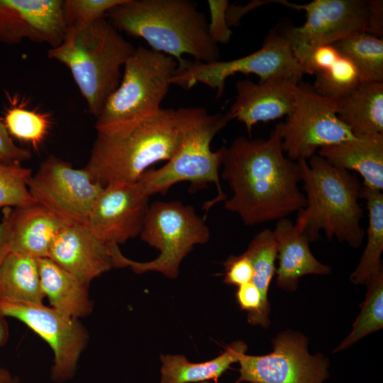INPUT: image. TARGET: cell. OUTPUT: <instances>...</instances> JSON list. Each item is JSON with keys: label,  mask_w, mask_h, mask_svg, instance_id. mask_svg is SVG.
Listing matches in <instances>:
<instances>
[{"label": "cell", "mask_w": 383, "mask_h": 383, "mask_svg": "<svg viewBox=\"0 0 383 383\" xmlns=\"http://www.w3.org/2000/svg\"><path fill=\"white\" fill-rule=\"evenodd\" d=\"M177 67V61L170 55L135 48L123 67L119 86L96 117L97 133L124 137L155 116Z\"/></svg>", "instance_id": "6"}, {"label": "cell", "mask_w": 383, "mask_h": 383, "mask_svg": "<svg viewBox=\"0 0 383 383\" xmlns=\"http://www.w3.org/2000/svg\"><path fill=\"white\" fill-rule=\"evenodd\" d=\"M292 50L305 74L315 75L330 67L341 56L333 45L300 46Z\"/></svg>", "instance_id": "34"}, {"label": "cell", "mask_w": 383, "mask_h": 383, "mask_svg": "<svg viewBox=\"0 0 383 383\" xmlns=\"http://www.w3.org/2000/svg\"><path fill=\"white\" fill-rule=\"evenodd\" d=\"M366 33L382 38L383 36V1H367V26Z\"/></svg>", "instance_id": "40"}, {"label": "cell", "mask_w": 383, "mask_h": 383, "mask_svg": "<svg viewBox=\"0 0 383 383\" xmlns=\"http://www.w3.org/2000/svg\"><path fill=\"white\" fill-rule=\"evenodd\" d=\"M65 226L36 202L14 208L11 252L36 259L48 257L55 238Z\"/></svg>", "instance_id": "21"}, {"label": "cell", "mask_w": 383, "mask_h": 383, "mask_svg": "<svg viewBox=\"0 0 383 383\" xmlns=\"http://www.w3.org/2000/svg\"><path fill=\"white\" fill-rule=\"evenodd\" d=\"M6 383H21L18 379L12 377Z\"/></svg>", "instance_id": "43"}, {"label": "cell", "mask_w": 383, "mask_h": 383, "mask_svg": "<svg viewBox=\"0 0 383 383\" xmlns=\"http://www.w3.org/2000/svg\"><path fill=\"white\" fill-rule=\"evenodd\" d=\"M13 209H4L0 223V267L11 250L13 238Z\"/></svg>", "instance_id": "39"}, {"label": "cell", "mask_w": 383, "mask_h": 383, "mask_svg": "<svg viewBox=\"0 0 383 383\" xmlns=\"http://www.w3.org/2000/svg\"><path fill=\"white\" fill-rule=\"evenodd\" d=\"M30 150L18 147L13 141L3 121L0 119V163L7 165H21L30 160Z\"/></svg>", "instance_id": "38"}, {"label": "cell", "mask_w": 383, "mask_h": 383, "mask_svg": "<svg viewBox=\"0 0 383 383\" xmlns=\"http://www.w3.org/2000/svg\"><path fill=\"white\" fill-rule=\"evenodd\" d=\"M9 327L5 318H0V346L3 345L8 339ZM12 378L10 372L0 367V383H6Z\"/></svg>", "instance_id": "42"}, {"label": "cell", "mask_w": 383, "mask_h": 383, "mask_svg": "<svg viewBox=\"0 0 383 383\" xmlns=\"http://www.w3.org/2000/svg\"><path fill=\"white\" fill-rule=\"evenodd\" d=\"M338 103L317 93L310 83L298 84L292 112L274 126L288 158L307 160L324 146L356 137L338 117Z\"/></svg>", "instance_id": "10"}, {"label": "cell", "mask_w": 383, "mask_h": 383, "mask_svg": "<svg viewBox=\"0 0 383 383\" xmlns=\"http://www.w3.org/2000/svg\"><path fill=\"white\" fill-rule=\"evenodd\" d=\"M299 83L287 79L258 82L239 80L235 84V99L227 113L231 120L243 123L250 137L252 127L257 123L287 116L292 112Z\"/></svg>", "instance_id": "18"}, {"label": "cell", "mask_w": 383, "mask_h": 383, "mask_svg": "<svg viewBox=\"0 0 383 383\" xmlns=\"http://www.w3.org/2000/svg\"><path fill=\"white\" fill-rule=\"evenodd\" d=\"M333 45L357 68L362 82H383V39L360 33Z\"/></svg>", "instance_id": "27"}, {"label": "cell", "mask_w": 383, "mask_h": 383, "mask_svg": "<svg viewBox=\"0 0 383 383\" xmlns=\"http://www.w3.org/2000/svg\"><path fill=\"white\" fill-rule=\"evenodd\" d=\"M273 231L279 260L276 283L279 288L293 291L296 289L299 278L304 275L331 273V267L313 256L308 238L288 218L278 220Z\"/></svg>", "instance_id": "19"}, {"label": "cell", "mask_w": 383, "mask_h": 383, "mask_svg": "<svg viewBox=\"0 0 383 383\" xmlns=\"http://www.w3.org/2000/svg\"><path fill=\"white\" fill-rule=\"evenodd\" d=\"M221 167L232 192L224 207L245 226L287 218L306 206L299 163L284 155L275 128L268 138H235L225 147Z\"/></svg>", "instance_id": "1"}, {"label": "cell", "mask_w": 383, "mask_h": 383, "mask_svg": "<svg viewBox=\"0 0 383 383\" xmlns=\"http://www.w3.org/2000/svg\"><path fill=\"white\" fill-rule=\"evenodd\" d=\"M194 109H162L155 116L121 138L97 133L84 168L102 187L137 182L151 165L167 162L173 157Z\"/></svg>", "instance_id": "3"}, {"label": "cell", "mask_w": 383, "mask_h": 383, "mask_svg": "<svg viewBox=\"0 0 383 383\" xmlns=\"http://www.w3.org/2000/svg\"><path fill=\"white\" fill-rule=\"evenodd\" d=\"M38 262L42 291L52 308L77 319L92 313L94 301L89 285L48 257L38 259Z\"/></svg>", "instance_id": "22"}, {"label": "cell", "mask_w": 383, "mask_h": 383, "mask_svg": "<svg viewBox=\"0 0 383 383\" xmlns=\"http://www.w3.org/2000/svg\"><path fill=\"white\" fill-rule=\"evenodd\" d=\"M104 187L84 169L49 155L28 182L35 201L65 226L87 225L94 204Z\"/></svg>", "instance_id": "11"}, {"label": "cell", "mask_w": 383, "mask_h": 383, "mask_svg": "<svg viewBox=\"0 0 383 383\" xmlns=\"http://www.w3.org/2000/svg\"><path fill=\"white\" fill-rule=\"evenodd\" d=\"M207 4L211 19L209 23V36L217 45L226 44L230 41L233 34L226 18L229 1L228 0H209Z\"/></svg>", "instance_id": "36"}, {"label": "cell", "mask_w": 383, "mask_h": 383, "mask_svg": "<svg viewBox=\"0 0 383 383\" xmlns=\"http://www.w3.org/2000/svg\"><path fill=\"white\" fill-rule=\"evenodd\" d=\"M367 292L350 333L334 352L345 350L383 327V272L366 284Z\"/></svg>", "instance_id": "30"}, {"label": "cell", "mask_w": 383, "mask_h": 383, "mask_svg": "<svg viewBox=\"0 0 383 383\" xmlns=\"http://www.w3.org/2000/svg\"><path fill=\"white\" fill-rule=\"evenodd\" d=\"M245 254L253 267L252 282L260 290L264 304L270 308L268 290L276 273L275 261L277 258V246L274 231L265 228L252 239Z\"/></svg>", "instance_id": "28"}, {"label": "cell", "mask_w": 383, "mask_h": 383, "mask_svg": "<svg viewBox=\"0 0 383 383\" xmlns=\"http://www.w3.org/2000/svg\"><path fill=\"white\" fill-rule=\"evenodd\" d=\"M6 317L21 321L50 345L54 355L52 381L61 383L74 377L89 341L88 331L79 319L43 303L0 297V318Z\"/></svg>", "instance_id": "12"}, {"label": "cell", "mask_w": 383, "mask_h": 383, "mask_svg": "<svg viewBox=\"0 0 383 383\" xmlns=\"http://www.w3.org/2000/svg\"><path fill=\"white\" fill-rule=\"evenodd\" d=\"M272 353L243 354L239 359L240 382L250 383H323L329 362L322 355H311L307 340L300 333L285 331L273 340Z\"/></svg>", "instance_id": "13"}, {"label": "cell", "mask_w": 383, "mask_h": 383, "mask_svg": "<svg viewBox=\"0 0 383 383\" xmlns=\"http://www.w3.org/2000/svg\"><path fill=\"white\" fill-rule=\"evenodd\" d=\"M202 383H211V382H202ZM213 383H217V382H213ZM235 383H240L239 382H236Z\"/></svg>", "instance_id": "44"}, {"label": "cell", "mask_w": 383, "mask_h": 383, "mask_svg": "<svg viewBox=\"0 0 383 383\" xmlns=\"http://www.w3.org/2000/svg\"><path fill=\"white\" fill-rule=\"evenodd\" d=\"M149 199L138 181L108 184L97 196L87 226L107 244L123 243L140 235Z\"/></svg>", "instance_id": "15"}, {"label": "cell", "mask_w": 383, "mask_h": 383, "mask_svg": "<svg viewBox=\"0 0 383 383\" xmlns=\"http://www.w3.org/2000/svg\"><path fill=\"white\" fill-rule=\"evenodd\" d=\"M125 0H64L62 14L67 28H79L105 18L106 13Z\"/></svg>", "instance_id": "33"}, {"label": "cell", "mask_w": 383, "mask_h": 383, "mask_svg": "<svg viewBox=\"0 0 383 383\" xmlns=\"http://www.w3.org/2000/svg\"><path fill=\"white\" fill-rule=\"evenodd\" d=\"M235 296L241 309L248 312L249 323L268 327L270 308L265 305L260 290L252 282L238 287Z\"/></svg>", "instance_id": "35"}, {"label": "cell", "mask_w": 383, "mask_h": 383, "mask_svg": "<svg viewBox=\"0 0 383 383\" xmlns=\"http://www.w3.org/2000/svg\"><path fill=\"white\" fill-rule=\"evenodd\" d=\"M237 73L255 74L260 81L287 79L300 82L305 74L296 58L290 43L273 29L269 31L262 46L244 57L210 63L184 60L171 79V84L189 89L203 84L215 90L221 98L226 79Z\"/></svg>", "instance_id": "9"}, {"label": "cell", "mask_w": 383, "mask_h": 383, "mask_svg": "<svg viewBox=\"0 0 383 383\" xmlns=\"http://www.w3.org/2000/svg\"><path fill=\"white\" fill-rule=\"evenodd\" d=\"M306 12L305 23L283 34L292 49L300 46L333 45L355 34L366 33L367 1L314 0L307 4L289 3Z\"/></svg>", "instance_id": "14"}, {"label": "cell", "mask_w": 383, "mask_h": 383, "mask_svg": "<svg viewBox=\"0 0 383 383\" xmlns=\"http://www.w3.org/2000/svg\"><path fill=\"white\" fill-rule=\"evenodd\" d=\"M32 174L30 168L0 163V209L17 208L35 202L28 188Z\"/></svg>", "instance_id": "32"}, {"label": "cell", "mask_w": 383, "mask_h": 383, "mask_svg": "<svg viewBox=\"0 0 383 383\" xmlns=\"http://www.w3.org/2000/svg\"><path fill=\"white\" fill-rule=\"evenodd\" d=\"M4 123L10 135L38 149L51 129L50 116L40 111L14 105L5 113Z\"/></svg>", "instance_id": "29"}, {"label": "cell", "mask_w": 383, "mask_h": 383, "mask_svg": "<svg viewBox=\"0 0 383 383\" xmlns=\"http://www.w3.org/2000/svg\"><path fill=\"white\" fill-rule=\"evenodd\" d=\"M360 196L365 200L368 211L367 243L350 279L354 284H366L382 272L380 257L383 250V194L382 191L362 184Z\"/></svg>", "instance_id": "25"}, {"label": "cell", "mask_w": 383, "mask_h": 383, "mask_svg": "<svg viewBox=\"0 0 383 383\" xmlns=\"http://www.w3.org/2000/svg\"><path fill=\"white\" fill-rule=\"evenodd\" d=\"M329 164L357 172L362 185L383 189V134L356 136L320 148L317 153Z\"/></svg>", "instance_id": "20"}, {"label": "cell", "mask_w": 383, "mask_h": 383, "mask_svg": "<svg viewBox=\"0 0 383 383\" xmlns=\"http://www.w3.org/2000/svg\"><path fill=\"white\" fill-rule=\"evenodd\" d=\"M62 6V0H0V41L58 46L67 30Z\"/></svg>", "instance_id": "16"}, {"label": "cell", "mask_w": 383, "mask_h": 383, "mask_svg": "<svg viewBox=\"0 0 383 383\" xmlns=\"http://www.w3.org/2000/svg\"><path fill=\"white\" fill-rule=\"evenodd\" d=\"M135 48L106 18L79 28H67L62 43L48 57L67 66L96 118L118 88L121 70Z\"/></svg>", "instance_id": "5"}, {"label": "cell", "mask_w": 383, "mask_h": 383, "mask_svg": "<svg viewBox=\"0 0 383 383\" xmlns=\"http://www.w3.org/2000/svg\"><path fill=\"white\" fill-rule=\"evenodd\" d=\"M247 345L237 340L218 356L202 362H192L182 355L162 354L160 357V383H192L216 380L246 353Z\"/></svg>", "instance_id": "24"}, {"label": "cell", "mask_w": 383, "mask_h": 383, "mask_svg": "<svg viewBox=\"0 0 383 383\" xmlns=\"http://www.w3.org/2000/svg\"><path fill=\"white\" fill-rule=\"evenodd\" d=\"M225 275L223 282L227 284L240 286L252 281L253 267L245 252L239 255H231L224 262Z\"/></svg>", "instance_id": "37"}, {"label": "cell", "mask_w": 383, "mask_h": 383, "mask_svg": "<svg viewBox=\"0 0 383 383\" xmlns=\"http://www.w3.org/2000/svg\"><path fill=\"white\" fill-rule=\"evenodd\" d=\"M0 297L43 302L38 259L9 252L0 267Z\"/></svg>", "instance_id": "26"}, {"label": "cell", "mask_w": 383, "mask_h": 383, "mask_svg": "<svg viewBox=\"0 0 383 383\" xmlns=\"http://www.w3.org/2000/svg\"><path fill=\"white\" fill-rule=\"evenodd\" d=\"M98 238L87 225L65 226L55 238L48 258L82 283L116 268L115 249Z\"/></svg>", "instance_id": "17"}, {"label": "cell", "mask_w": 383, "mask_h": 383, "mask_svg": "<svg viewBox=\"0 0 383 383\" xmlns=\"http://www.w3.org/2000/svg\"><path fill=\"white\" fill-rule=\"evenodd\" d=\"M339 119L355 136L383 134V82H363L338 103Z\"/></svg>", "instance_id": "23"}, {"label": "cell", "mask_w": 383, "mask_h": 383, "mask_svg": "<svg viewBox=\"0 0 383 383\" xmlns=\"http://www.w3.org/2000/svg\"><path fill=\"white\" fill-rule=\"evenodd\" d=\"M272 1H271V2ZM267 2H270V1H254L249 3L245 6H235V4H229L226 12V18L228 26H230V28L231 26H238L241 18L247 12L250 11L252 9H255V7L261 6L262 4H266Z\"/></svg>", "instance_id": "41"}, {"label": "cell", "mask_w": 383, "mask_h": 383, "mask_svg": "<svg viewBox=\"0 0 383 383\" xmlns=\"http://www.w3.org/2000/svg\"><path fill=\"white\" fill-rule=\"evenodd\" d=\"M315 77L313 87L316 91L338 101L363 83L355 66L342 54L335 62L316 74Z\"/></svg>", "instance_id": "31"}, {"label": "cell", "mask_w": 383, "mask_h": 383, "mask_svg": "<svg viewBox=\"0 0 383 383\" xmlns=\"http://www.w3.org/2000/svg\"><path fill=\"white\" fill-rule=\"evenodd\" d=\"M105 18L118 30L145 40L150 49L174 57L178 65L185 54L205 63L220 60L206 17L194 1L125 0L111 9Z\"/></svg>", "instance_id": "2"}, {"label": "cell", "mask_w": 383, "mask_h": 383, "mask_svg": "<svg viewBox=\"0 0 383 383\" xmlns=\"http://www.w3.org/2000/svg\"><path fill=\"white\" fill-rule=\"evenodd\" d=\"M306 200L299 211L296 228L309 242L324 232L328 240L336 238L358 248L365 236L361 226L364 216L359 203L362 184L350 171L336 167L315 154L307 160H298Z\"/></svg>", "instance_id": "4"}, {"label": "cell", "mask_w": 383, "mask_h": 383, "mask_svg": "<svg viewBox=\"0 0 383 383\" xmlns=\"http://www.w3.org/2000/svg\"><path fill=\"white\" fill-rule=\"evenodd\" d=\"M140 237L157 249L159 255L150 261L138 262L127 258L119 250L118 268L129 267L137 274L157 272L175 279L181 263L194 247L209 240L210 230L193 206L179 201H155L149 205Z\"/></svg>", "instance_id": "8"}, {"label": "cell", "mask_w": 383, "mask_h": 383, "mask_svg": "<svg viewBox=\"0 0 383 383\" xmlns=\"http://www.w3.org/2000/svg\"><path fill=\"white\" fill-rule=\"evenodd\" d=\"M231 121L226 113H209L201 107L194 111L184 130L177 151L167 162L157 170L148 169L138 180L146 194H165L174 184L189 182L192 191L204 188L208 184L216 186L218 195L205 204L206 211L218 202L225 201L219 178L225 147L216 151L211 149L215 135Z\"/></svg>", "instance_id": "7"}]
</instances>
